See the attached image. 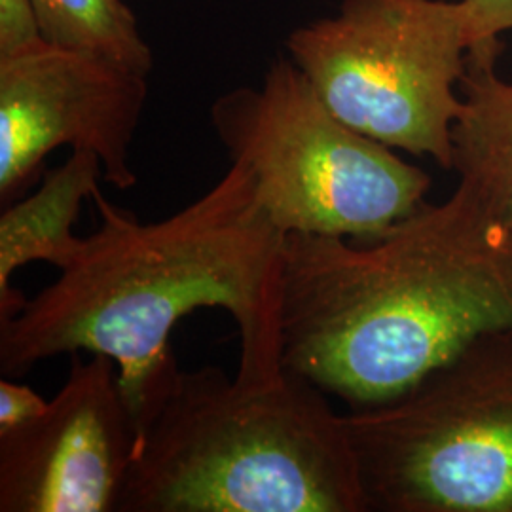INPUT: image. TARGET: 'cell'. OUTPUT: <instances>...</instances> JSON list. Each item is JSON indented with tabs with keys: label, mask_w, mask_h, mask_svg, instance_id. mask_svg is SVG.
<instances>
[{
	"label": "cell",
	"mask_w": 512,
	"mask_h": 512,
	"mask_svg": "<svg viewBox=\"0 0 512 512\" xmlns=\"http://www.w3.org/2000/svg\"><path fill=\"white\" fill-rule=\"evenodd\" d=\"M99 228L50 287L0 323L8 378L63 353L107 355L135 421L177 372L169 338L192 311L217 308L238 325L239 380L268 382L283 368L285 234L241 162L203 196L141 224L97 188Z\"/></svg>",
	"instance_id": "1"
},
{
	"label": "cell",
	"mask_w": 512,
	"mask_h": 512,
	"mask_svg": "<svg viewBox=\"0 0 512 512\" xmlns=\"http://www.w3.org/2000/svg\"><path fill=\"white\" fill-rule=\"evenodd\" d=\"M512 329V226L459 186L380 238H285L283 368L365 408Z\"/></svg>",
	"instance_id": "2"
},
{
	"label": "cell",
	"mask_w": 512,
	"mask_h": 512,
	"mask_svg": "<svg viewBox=\"0 0 512 512\" xmlns=\"http://www.w3.org/2000/svg\"><path fill=\"white\" fill-rule=\"evenodd\" d=\"M116 512H368L342 414L294 374L177 370L137 423Z\"/></svg>",
	"instance_id": "3"
},
{
	"label": "cell",
	"mask_w": 512,
	"mask_h": 512,
	"mask_svg": "<svg viewBox=\"0 0 512 512\" xmlns=\"http://www.w3.org/2000/svg\"><path fill=\"white\" fill-rule=\"evenodd\" d=\"M211 124L285 234L380 238L425 203L431 177L342 122L289 57L260 86L222 93Z\"/></svg>",
	"instance_id": "4"
},
{
	"label": "cell",
	"mask_w": 512,
	"mask_h": 512,
	"mask_svg": "<svg viewBox=\"0 0 512 512\" xmlns=\"http://www.w3.org/2000/svg\"><path fill=\"white\" fill-rule=\"evenodd\" d=\"M342 423L368 511L512 512V329Z\"/></svg>",
	"instance_id": "5"
},
{
	"label": "cell",
	"mask_w": 512,
	"mask_h": 512,
	"mask_svg": "<svg viewBox=\"0 0 512 512\" xmlns=\"http://www.w3.org/2000/svg\"><path fill=\"white\" fill-rule=\"evenodd\" d=\"M473 44L465 0H342L336 14L294 29L285 48L342 122L452 169Z\"/></svg>",
	"instance_id": "6"
},
{
	"label": "cell",
	"mask_w": 512,
	"mask_h": 512,
	"mask_svg": "<svg viewBox=\"0 0 512 512\" xmlns=\"http://www.w3.org/2000/svg\"><path fill=\"white\" fill-rule=\"evenodd\" d=\"M147 74L40 40L0 57V200L16 202L55 148L93 152L118 190L137 184L131 147Z\"/></svg>",
	"instance_id": "7"
},
{
	"label": "cell",
	"mask_w": 512,
	"mask_h": 512,
	"mask_svg": "<svg viewBox=\"0 0 512 512\" xmlns=\"http://www.w3.org/2000/svg\"><path fill=\"white\" fill-rule=\"evenodd\" d=\"M137 421L107 355H73L35 420L0 433V512H116Z\"/></svg>",
	"instance_id": "8"
},
{
	"label": "cell",
	"mask_w": 512,
	"mask_h": 512,
	"mask_svg": "<svg viewBox=\"0 0 512 512\" xmlns=\"http://www.w3.org/2000/svg\"><path fill=\"white\" fill-rule=\"evenodd\" d=\"M103 167L88 150L48 171L31 196L8 203L0 215V323L14 317L27 298L12 285L19 268L48 262L57 270L73 264L84 247L74 222L84 200L99 188Z\"/></svg>",
	"instance_id": "9"
},
{
	"label": "cell",
	"mask_w": 512,
	"mask_h": 512,
	"mask_svg": "<svg viewBox=\"0 0 512 512\" xmlns=\"http://www.w3.org/2000/svg\"><path fill=\"white\" fill-rule=\"evenodd\" d=\"M501 38L478 42L461 80L463 110L454 126L459 186L512 226V80L497 74Z\"/></svg>",
	"instance_id": "10"
},
{
	"label": "cell",
	"mask_w": 512,
	"mask_h": 512,
	"mask_svg": "<svg viewBox=\"0 0 512 512\" xmlns=\"http://www.w3.org/2000/svg\"><path fill=\"white\" fill-rule=\"evenodd\" d=\"M40 37L135 73L152 71L154 57L124 0H33Z\"/></svg>",
	"instance_id": "11"
},
{
	"label": "cell",
	"mask_w": 512,
	"mask_h": 512,
	"mask_svg": "<svg viewBox=\"0 0 512 512\" xmlns=\"http://www.w3.org/2000/svg\"><path fill=\"white\" fill-rule=\"evenodd\" d=\"M40 40L33 0H0V57L18 54Z\"/></svg>",
	"instance_id": "12"
},
{
	"label": "cell",
	"mask_w": 512,
	"mask_h": 512,
	"mask_svg": "<svg viewBox=\"0 0 512 512\" xmlns=\"http://www.w3.org/2000/svg\"><path fill=\"white\" fill-rule=\"evenodd\" d=\"M50 401L40 397L29 385L10 378L0 380V433L19 427L40 416Z\"/></svg>",
	"instance_id": "13"
},
{
	"label": "cell",
	"mask_w": 512,
	"mask_h": 512,
	"mask_svg": "<svg viewBox=\"0 0 512 512\" xmlns=\"http://www.w3.org/2000/svg\"><path fill=\"white\" fill-rule=\"evenodd\" d=\"M471 6L475 44L512 31V0H465ZM473 44V46H475Z\"/></svg>",
	"instance_id": "14"
}]
</instances>
